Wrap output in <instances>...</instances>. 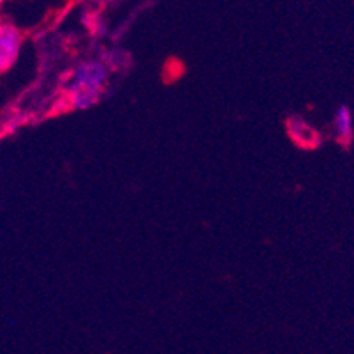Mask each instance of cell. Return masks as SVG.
<instances>
[{
    "mask_svg": "<svg viewBox=\"0 0 354 354\" xmlns=\"http://www.w3.org/2000/svg\"><path fill=\"white\" fill-rule=\"evenodd\" d=\"M108 82V67L97 60H86L74 69L69 83L67 95L74 109H86L97 102Z\"/></svg>",
    "mask_w": 354,
    "mask_h": 354,
    "instance_id": "6da1fadb",
    "label": "cell"
},
{
    "mask_svg": "<svg viewBox=\"0 0 354 354\" xmlns=\"http://www.w3.org/2000/svg\"><path fill=\"white\" fill-rule=\"evenodd\" d=\"M21 48V35L15 27L0 24V74L6 73L18 59Z\"/></svg>",
    "mask_w": 354,
    "mask_h": 354,
    "instance_id": "7a4b0ae2",
    "label": "cell"
},
{
    "mask_svg": "<svg viewBox=\"0 0 354 354\" xmlns=\"http://www.w3.org/2000/svg\"><path fill=\"white\" fill-rule=\"evenodd\" d=\"M333 131L335 138L344 145H349L354 136L353 113L347 104H340L333 115Z\"/></svg>",
    "mask_w": 354,
    "mask_h": 354,
    "instance_id": "3957f363",
    "label": "cell"
},
{
    "mask_svg": "<svg viewBox=\"0 0 354 354\" xmlns=\"http://www.w3.org/2000/svg\"><path fill=\"white\" fill-rule=\"evenodd\" d=\"M289 133L301 147H315L317 145V134H315L314 129L308 127L307 122L298 120V118L289 120Z\"/></svg>",
    "mask_w": 354,
    "mask_h": 354,
    "instance_id": "277c9868",
    "label": "cell"
}]
</instances>
